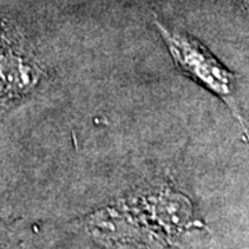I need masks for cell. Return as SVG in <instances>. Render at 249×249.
Returning a JSON list of instances; mask_svg holds the SVG:
<instances>
[{"label": "cell", "mask_w": 249, "mask_h": 249, "mask_svg": "<svg viewBox=\"0 0 249 249\" xmlns=\"http://www.w3.org/2000/svg\"><path fill=\"white\" fill-rule=\"evenodd\" d=\"M158 27L170 54L183 71L224 100L231 97L234 76L208 52V49L190 36L172 32L160 24Z\"/></svg>", "instance_id": "cell-1"}]
</instances>
